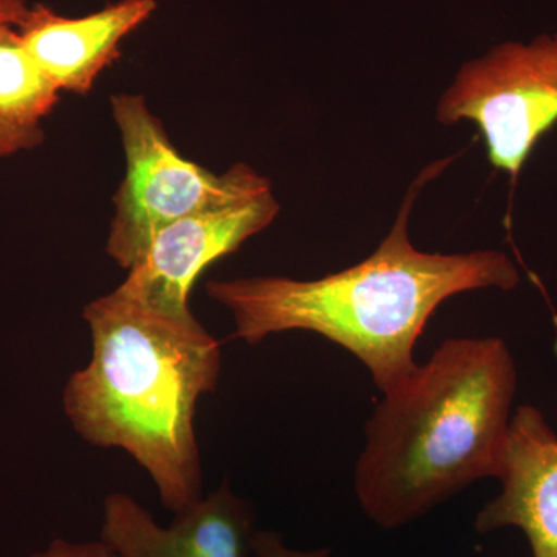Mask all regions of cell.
Masks as SVG:
<instances>
[{"instance_id":"cell-1","label":"cell","mask_w":557,"mask_h":557,"mask_svg":"<svg viewBox=\"0 0 557 557\" xmlns=\"http://www.w3.org/2000/svg\"><path fill=\"white\" fill-rule=\"evenodd\" d=\"M438 161L418 175L386 239L368 259L317 281L281 276L209 281V298L233 314L234 338L249 346L289 330L318 333L357 357L383 394L416 372L413 348L443 300L479 288L508 292L518 267L494 249L468 255L418 251L409 215L418 193L442 172Z\"/></svg>"},{"instance_id":"cell-2","label":"cell","mask_w":557,"mask_h":557,"mask_svg":"<svg viewBox=\"0 0 557 557\" xmlns=\"http://www.w3.org/2000/svg\"><path fill=\"white\" fill-rule=\"evenodd\" d=\"M91 358L64 388L65 416L95 448L145 469L161 505L178 515L201 497L196 413L219 386L222 346L190 311L153 310L113 289L84 309Z\"/></svg>"},{"instance_id":"cell-3","label":"cell","mask_w":557,"mask_h":557,"mask_svg":"<svg viewBox=\"0 0 557 557\" xmlns=\"http://www.w3.org/2000/svg\"><path fill=\"white\" fill-rule=\"evenodd\" d=\"M518 370L502 338H450L366 426L355 490L362 511L392 530L475 480L497 478L511 426Z\"/></svg>"},{"instance_id":"cell-4","label":"cell","mask_w":557,"mask_h":557,"mask_svg":"<svg viewBox=\"0 0 557 557\" xmlns=\"http://www.w3.org/2000/svg\"><path fill=\"white\" fill-rule=\"evenodd\" d=\"M110 102L126 153L108 239V255L121 269L129 271L153 237L178 219L271 188L247 164L215 175L180 156L141 95H115Z\"/></svg>"},{"instance_id":"cell-5","label":"cell","mask_w":557,"mask_h":557,"mask_svg":"<svg viewBox=\"0 0 557 557\" xmlns=\"http://www.w3.org/2000/svg\"><path fill=\"white\" fill-rule=\"evenodd\" d=\"M446 126L471 121L485 138L487 159L512 182L557 123V33L505 42L458 70L438 102Z\"/></svg>"},{"instance_id":"cell-6","label":"cell","mask_w":557,"mask_h":557,"mask_svg":"<svg viewBox=\"0 0 557 557\" xmlns=\"http://www.w3.org/2000/svg\"><path fill=\"white\" fill-rule=\"evenodd\" d=\"M271 188L178 219L160 231L119 288L164 313H188L190 288L211 263L237 251L278 214Z\"/></svg>"},{"instance_id":"cell-7","label":"cell","mask_w":557,"mask_h":557,"mask_svg":"<svg viewBox=\"0 0 557 557\" xmlns=\"http://www.w3.org/2000/svg\"><path fill=\"white\" fill-rule=\"evenodd\" d=\"M170 527L124 493L106 497L100 541L112 557H247L255 536L252 505L223 483Z\"/></svg>"},{"instance_id":"cell-8","label":"cell","mask_w":557,"mask_h":557,"mask_svg":"<svg viewBox=\"0 0 557 557\" xmlns=\"http://www.w3.org/2000/svg\"><path fill=\"white\" fill-rule=\"evenodd\" d=\"M497 479L502 493L479 512V533L519 528L533 557H557V435L534 406L512 413Z\"/></svg>"},{"instance_id":"cell-9","label":"cell","mask_w":557,"mask_h":557,"mask_svg":"<svg viewBox=\"0 0 557 557\" xmlns=\"http://www.w3.org/2000/svg\"><path fill=\"white\" fill-rule=\"evenodd\" d=\"M156 10V0H119L87 16L67 17L38 3L16 28L51 83L60 90L83 95L119 60L123 40Z\"/></svg>"},{"instance_id":"cell-10","label":"cell","mask_w":557,"mask_h":557,"mask_svg":"<svg viewBox=\"0 0 557 557\" xmlns=\"http://www.w3.org/2000/svg\"><path fill=\"white\" fill-rule=\"evenodd\" d=\"M60 89L42 72L20 32L0 25V123L36 127L58 102Z\"/></svg>"},{"instance_id":"cell-11","label":"cell","mask_w":557,"mask_h":557,"mask_svg":"<svg viewBox=\"0 0 557 557\" xmlns=\"http://www.w3.org/2000/svg\"><path fill=\"white\" fill-rule=\"evenodd\" d=\"M44 141L40 126L17 127L0 123V159L13 156L21 150L38 148Z\"/></svg>"},{"instance_id":"cell-12","label":"cell","mask_w":557,"mask_h":557,"mask_svg":"<svg viewBox=\"0 0 557 557\" xmlns=\"http://www.w3.org/2000/svg\"><path fill=\"white\" fill-rule=\"evenodd\" d=\"M251 552L259 557H329V549L317 552H295L285 547L281 536L271 531H256L251 541Z\"/></svg>"},{"instance_id":"cell-13","label":"cell","mask_w":557,"mask_h":557,"mask_svg":"<svg viewBox=\"0 0 557 557\" xmlns=\"http://www.w3.org/2000/svg\"><path fill=\"white\" fill-rule=\"evenodd\" d=\"M30 557H112V553L101 541L70 542L54 539L44 552L35 553Z\"/></svg>"},{"instance_id":"cell-14","label":"cell","mask_w":557,"mask_h":557,"mask_svg":"<svg viewBox=\"0 0 557 557\" xmlns=\"http://www.w3.org/2000/svg\"><path fill=\"white\" fill-rule=\"evenodd\" d=\"M30 5L25 0H0V25L20 27Z\"/></svg>"}]
</instances>
